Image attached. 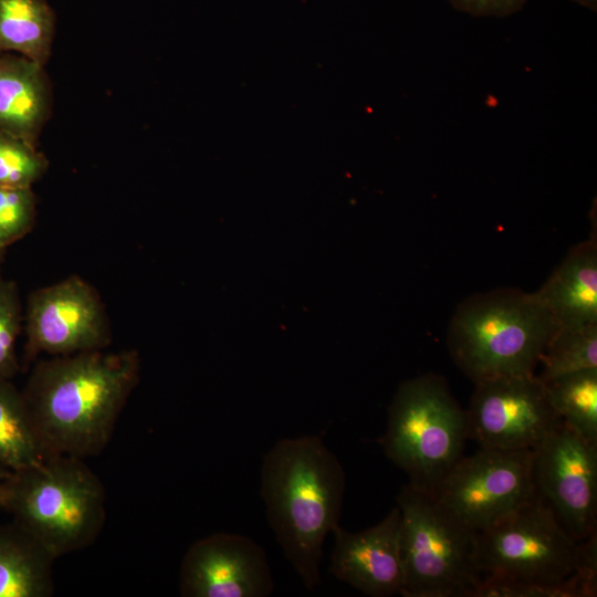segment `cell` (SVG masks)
<instances>
[{
	"instance_id": "6da1fadb",
	"label": "cell",
	"mask_w": 597,
	"mask_h": 597,
	"mask_svg": "<svg viewBox=\"0 0 597 597\" xmlns=\"http://www.w3.org/2000/svg\"><path fill=\"white\" fill-rule=\"evenodd\" d=\"M138 377L134 350H87L40 363L22 395L45 454H100Z\"/></svg>"
},
{
	"instance_id": "7a4b0ae2",
	"label": "cell",
	"mask_w": 597,
	"mask_h": 597,
	"mask_svg": "<svg viewBox=\"0 0 597 597\" xmlns=\"http://www.w3.org/2000/svg\"><path fill=\"white\" fill-rule=\"evenodd\" d=\"M345 485V471L321 436L281 439L263 457L268 523L308 590L321 584L323 544L338 525Z\"/></svg>"
},
{
	"instance_id": "3957f363",
	"label": "cell",
	"mask_w": 597,
	"mask_h": 597,
	"mask_svg": "<svg viewBox=\"0 0 597 597\" xmlns=\"http://www.w3.org/2000/svg\"><path fill=\"white\" fill-rule=\"evenodd\" d=\"M557 325L534 292L501 287L475 293L455 308L447 346L473 383L534 374Z\"/></svg>"
},
{
	"instance_id": "277c9868",
	"label": "cell",
	"mask_w": 597,
	"mask_h": 597,
	"mask_svg": "<svg viewBox=\"0 0 597 597\" xmlns=\"http://www.w3.org/2000/svg\"><path fill=\"white\" fill-rule=\"evenodd\" d=\"M1 509L56 558L92 545L106 520V493L84 459L51 454L0 481Z\"/></svg>"
},
{
	"instance_id": "5b68a950",
	"label": "cell",
	"mask_w": 597,
	"mask_h": 597,
	"mask_svg": "<svg viewBox=\"0 0 597 597\" xmlns=\"http://www.w3.org/2000/svg\"><path fill=\"white\" fill-rule=\"evenodd\" d=\"M467 412L446 379L428 373L398 387L379 443L409 483L432 492L463 455Z\"/></svg>"
},
{
	"instance_id": "8992f818",
	"label": "cell",
	"mask_w": 597,
	"mask_h": 597,
	"mask_svg": "<svg viewBox=\"0 0 597 597\" xmlns=\"http://www.w3.org/2000/svg\"><path fill=\"white\" fill-rule=\"evenodd\" d=\"M597 533L576 542L536 495L475 533L482 577L555 584L582 570H597Z\"/></svg>"
},
{
	"instance_id": "52a82bcc",
	"label": "cell",
	"mask_w": 597,
	"mask_h": 597,
	"mask_svg": "<svg viewBox=\"0 0 597 597\" xmlns=\"http://www.w3.org/2000/svg\"><path fill=\"white\" fill-rule=\"evenodd\" d=\"M401 513L404 597H473L482 578L475 533L453 519L427 491L409 482L396 498Z\"/></svg>"
},
{
	"instance_id": "ba28073f",
	"label": "cell",
	"mask_w": 597,
	"mask_h": 597,
	"mask_svg": "<svg viewBox=\"0 0 597 597\" xmlns=\"http://www.w3.org/2000/svg\"><path fill=\"white\" fill-rule=\"evenodd\" d=\"M533 450L482 448L462 455L431 492L460 524L478 533L535 496Z\"/></svg>"
},
{
	"instance_id": "9c48e42d",
	"label": "cell",
	"mask_w": 597,
	"mask_h": 597,
	"mask_svg": "<svg viewBox=\"0 0 597 597\" xmlns=\"http://www.w3.org/2000/svg\"><path fill=\"white\" fill-rule=\"evenodd\" d=\"M532 470L535 495L573 540L597 533V442L561 421L533 449Z\"/></svg>"
},
{
	"instance_id": "30bf717a",
	"label": "cell",
	"mask_w": 597,
	"mask_h": 597,
	"mask_svg": "<svg viewBox=\"0 0 597 597\" xmlns=\"http://www.w3.org/2000/svg\"><path fill=\"white\" fill-rule=\"evenodd\" d=\"M468 439L482 448L533 450L562 421L535 374L474 383Z\"/></svg>"
},
{
	"instance_id": "8fae6325",
	"label": "cell",
	"mask_w": 597,
	"mask_h": 597,
	"mask_svg": "<svg viewBox=\"0 0 597 597\" xmlns=\"http://www.w3.org/2000/svg\"><path fill=\"white\" fill-rule=\"evenodd\" d=\"M27 328L29 355H70L102 349L109 342L98 296L75 275L32 295Z\"/></svg>"
},
{
	"instance_id": "7c38bea8",
	"label": "cell",
	"mask_w": 597,
	"mask_h": 597,
	"mask_svg": "<svg viewBox=\"0 0 597 597\" xmlns=\"http://www.w3.org/2000/svg\"><path fill=\"white\" fill-rule=\"evenodd\" d=\"M273 588L264 549L241 534L220 532L200 538L181 562L184 597H266Z\"/></svg>"
},
{
	"instance_id": "4fadbf2b",
	"label": "cell",
	"mask_w": 597,
	"mask_h": 597,
	"mask_svg": "<svg viewBox=\"0 0 597 597\" xmlns=\"http://www.w3.org/2000/svg\"><path fill=\"white\" fill-rule=\"evenodd\" d=\"M401 513L396 505L376 525L352 533L337 525L329 572L370 597L400 595L404 568L400 551Z\"/></svg>"
},
{
	"instance_id": "5bb4252c",
	"label": "cell",
	"mask_w": 597,
	"mask_h": 597,
	"mask_svg": "<svg viewBox=\"0 0 597 597\" xmlns=\"http://www.w3.org/2000/svg\"><path fill=\"white\" fill-rule=\"evenodd\" d=\"M534 293L557 327L597 324L596 237L573 247Z\"/></svg>"
},
{
	"instance_id": "9a60e30c",
	"label": "cell",
	"mask_w": 597,
	"mask_h": 597,
	"mask_svg": "<svg viewBox=\"0 0 597 597\" xmlns=\"http://www.w3.org/2000/svg\"><path fill=\"white\" fill-rule=\"evenodd\" d=\"M51 104L44 65L19 54L0 53V129L35 145Z\"/></svg>"
},
{
	"instance_id": "2e32d148",
	"label": "cell",
	"mask_w": 597,
	"mask_h": 597,
	"mask_svg": "<svg viewBox=\"0 0 597 597\" xmlns=\"http://www.w3.org/2000/svg\"><path fill=\"white\" fill-rule=\"evenodd\" d=\"M55 559L15 521L0 524V597H50Z\"/></svg>"
},
{
	"instance_id": "e0dca14e",
	"label": "cell",
	"mask_w": 597,
	"mask_h": 597,
	"mask_svg": "<svg viewBox=\"0 0 597 597\" xmlns=\"http://www.w3.org/2000/svg\"><path fill=\"white\" fill-rule=\"evenodd\" d=\"M55 18L45 0H0V53L48 62Z\"/></svg>"
},
{
	"instance_id": "ac0fdd59",
	"label": "cell",
	"mask_w": 597,
	"mask_h": 597,
	"mask_svg": "<svg viewBox=\"0 0 597 597\" xmlns=\"http://www.w3.org/2000/svg\"><path fill=\"white\" fill-rule=\"evenodd\" d=\"M543 383L559 419L586 440L597 442V368Z\"/></svg>"
},
{
	"instance_id": "d6986e66",
	"label": "cell",
	"mask_w": 597,
	"mask_h": 597,
	"mask_svg": "<svg viewBox=\"0 0 597 597\" xmlns=\"http://www.w3.org/2000/svg\"><path fill=\"white\" fill-rule=\"evenodd\" d=\"M46 457L33 430L23 395L0 379V464L14 471Z\"/></svg>"
},
{
	"instance_id": "ffe728a7",
	"label": "cell",
	"mask_w": 597,
	"mask_h": 597,
	"mask_svg": "<svg viewBox=\"0 0 597 597\" xmlns=\"http://www.w3.org/2000/svg\"><path fill=\"white\" fill-rule=\"evenodd\" d=\"M540 363L538 378L547 381L575 371L597 368V324L557 327Z\"/></svg>"
},
{
	"instance_id": "44dd1931",
	"label": "cell",
	"mask_w": 597,
	"mask_h": 597,
	"mask_svg": "<svg viewBox=\"0 0 597 597\" xmlns=\"http://www.w3.org/2000/svg\"><path fill=\"white\" fill-rule=\"evenodd\" d=\"M597 570H582L555 584L482 577L473 597H595Z\"/></svg>"
},
{
	"instance_id": "7402d4cb",
	"label": "cell",
	"mask_w": 597,
	"mask_h": 597,
	"mask_svg": "<svg viewBox=\"0 0 597 597\" xmlns=\"http://www.w3.org/2000/svg\"><path fill=\"white\" fill-rule=\"evenodd\" d=\"M46 167L35 145L0 129V187H31Z\"/></svg>"
},
{
	"instance_id": "603a6c76",
	"label": "cell",
	"mask_w": 597,
	"mask_h": 597,
	"mask_svg": "<svg viewBox=\"0 0 597 597\" xmlns=\"http://www.w3.org/2000/svg\"><path fill=\"white\" fill-rule=\"evenodd\" d=\"M35 198L31 187H0V245L22 235L32 224Z\"/></svg>"
},
{
	"instance_id": "cb8c5ba5",
	"label": "cell",
	"mask_w": 597,
	"mask_h": 597,
	"mask_svg": "<svg viewBox=\"0 0 597 597\" xmlns=\"http://www.w3.org/2000/svg\"><path fill=\"white\" fill-rule=\"evenodd\" d=\"M18 329L15 296L11 287L0 285V379H8L17 370L14 345Z\"/></svg>"
},
{
	"instance_id": "d4e9b609",
	"label": "cell",
	"mask_w": 597,
	"mask_h": 597,
	"mask_svg": "<svg viewBox=\"0 0 597 597\" xmlns=\"http://www.w3.org/2000/svg\"><path fill=\"white\" fill-rule=\"evenodd\" d=\"M528 0H449L451 6L474 17H507L520 11Z\"/></svg>"
},
{
	"instance_id": "484cf974",
	"label": "cell",
	"mask_w": 597,
	"mask_h": 597,
	"mask_svg": "<svg viewBox=\"0 0 597 597\" xmlns=\"http://www.w3.org/2000/svg\"><path fill=\"white\" fill-rule=\"evenodd\" d=\"M574 2L596 11V0H573Z\"/></svg>"
},
{
	"instance_id": "4316f807",
	"label": "cell",
	"mask_w": 597,
	"mask_h": 597,
	"mask_svg": "<svg viewBox=\"0 0 597 597\" xmlns=\"http://www.w3.org/2000/svg\"><path fill=\"white\" fill-rule=\"evenodd\" d=\"M10 472H11V470H9L4 465L0 464V481L6 479L9 475Z\"/></svg>"
},
{
	"instance_id": "83f0119b",
	"label": "cell",
	"mask_w": 597,
	"mask_h": 597,
	"mask_svg": "<svg viewBox=\"0 0 597 597\" xmlns=\"http://www.w3.org/2000/svg\"><path fill=\"white\" fill-rule=\"evenodd\" d=\"M0 509H1V499H0Z\"/></svg>"
},
{
	"instance_id": "f1b7e54d",
	"label": "cell",
	"mask_w": 597,
	"mask_h": 597,
	"mask_svg": "<svg viewBox=\"0 0 597 597\" xmlns=\"http://www.w3.org/2000/svg\"><path fill=\"white\" fill-rule=\"evenodd\" d=\"M0 248H1V245H0Z\"/></svg>"
}]
</instances>
